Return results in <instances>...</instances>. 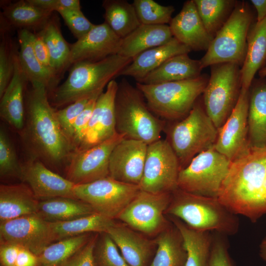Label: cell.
I'll return each instance as SVG.
<instances>
[{"instance_id": "6da1fadb", "label": "cell", "mask_w": 266, "mask_h": 266, "mask_svg": "<svg viewBox=\"0 0 266 266\" xmlns=\"http://www.w3.org/2000/svg\"><path fill=\"white\" fill-rule=\"evenodd\" d=\"M31 84L26 100V121L21 131L25 145L31 157L45 165L66 168L75 149L59 124L46 87L37 82Z\"/></svg>"}, {"instance_id": "7a4b0ae2", "label": "cell", "mask_w": 266, "mask_h": 266, "mask_svg": "<svg viewBox=\"0 0 266 266\" xmlns=\"http://www.w3.org/2000/svg\"><path fill=\"white\" fill-rule=\"evenodd\" d=\"M218 199L252 222L266 214V146H248L231 162Z\"/></svg>"}, {"instance_id": "3957f363", "label": "cell", "mask_w": 266, "mask_h": 266, "mask_svg": "<svg viewBox=\"0 0 266 266\" xmlns=\"http://www.w3.org/2000/svg\"><path fill=\"white\" fill-rule=\"evenodd\" d=\"M132 60L115 54L98 61L73 64L65 81L52 91V105L66 106L83 98L99 96Z\"/></svg>"}, {"instance_id": "277c9868", "label": "cell", "mask_w": 266, "mask_h": 266, "mask_svg": "<svg viewBox=\"0 0 266 266\" xmlns=\"http://www.w3.org/2000/svg\"><path fill=\"white\" fill-rule=\"evenodd\" d=\"M166 212L199 231L229 235L236 233L239 228L237 215L218 198L191 194L179 188L171 193Z\"/></svg>"}, {"instance_id": "5b68a950", "label": "cell", "mask_w": 266, "mask_h": 266, "mask_svg": "<svg viewBox=\"0 0 266 266\" xmlns=\"http://www.w3.org/2000/svg\"><path fill=\"white\" fill-rule=\"evenodd\" d=\"M115 114L116 132L124 138L148 145L161 139L165 121L149 109L142 93L126 78L118 83Z\"/></svg>"}, {"instance_id": "8992f818", "label": "cell", "mask_w": 266, "mask_h": 266, "mask_svg": "<svg viewBox=\"0 0 266 266\" xmlns=\"http://www.w3.org/2000/svg\"><path fill=\"white\" fill-rule=\"evenodd\" d=\"M209 76L157 84L136 82L149 109L157 117L170 121L181 120L187 116L202 95Z\"/></svg>"}, {"instance_id": "52a82bcc", "label": "cell", "mask_w": 266, "mask_h": 266, "mask_svg": "<svg viewBox=\"0 0 266 266\" xmlns=\"http://www.w3.org/2000/svg\"><path fill=\"white\" fill-rule=\"evenodd\" d=\"M253 21L254 13L248 3L237 0L229 18L200 60L202 68L224 63H236L241 67L247 52L248 33Z\"/></svg>"}, {"instance_id": "ba28073f", "label": "cell", "mask_w": 266, "mask_h": 266, "mask_svg": "<svg viewBox=\"0 0 266 266\" xmlns=\"http://www.w3.org/2000/svg\"><path fill=\"white\" fill-rule=\"evenodd\" d=\"M167 134L182 169L196 156L214 146L218 129L198 100L188 115L171 125Z\"/></svg>"}, {"instance_id": "9c48e42d", "label": "cell", "mask_w": 266, "mask_h": 266, "mask_svg": "<svg viewBox=\"0 0 266 266\" xmlns=\"http://www.w3.org/2000/svg\"><path fill=\"white\" fill-rule=\"evenodd\" d=\"M210 66V75L202 94L205 110L219 130L235 106L241 90V67L234 63Z\"/></svg>"}, {"instance_id": "30bf717a", "label": "cell", "mask_w": 266, "mask_h": 266, "mask_svg": "<svg viewBox=\"0 0 266 266\" xmlns=\"http://www.w3.org/2000/svg\"><path fill=\"white\" fill-rule=\"evenodd\" d=\"M231 163L214 146L203 151L180 170L178 188L191 194L218 198Z\"/></svg>"}, {"instance_id": "8fae6325", "label": "cell", "mask_w": 266, "mask_h": 266, "mask_svg": "<svg viewBox=\"0 0 266 266\" xmlns=\"http://www.w3.org/2000/svg\"><path fill=\"white\" fill-rule=\"evenodd\" d=\"M140 190L137 185L123 183L108 176L74 185L73 194L76 199L89 204L96 213L114 220Z\"/></svg>"}, {"instance_id": "7c38bea8", "label": "cell", "mask_w": 266, "mask_h": 266, "mask_svg": "<svg viewBox=\"0 0 266 266\" xmlns=\"http://www.w3.org/2000/svg\"><path fill=\"white\" fill-rule=\"evenodd\" d=\"M181 166L168 140L160 139L147 146L143 175L139 187L148 192L172 193L178 188Z\"/></svg>"}, {"instance_id": "4fadbf2b", "label": "cell", "mask_w": 266, "mask_h": 266, "mask_svg": "<svg viewBox=\"0 0 266 266\" xmlns=\"http://www.w3.org/2000/svg\"><path fill=\"white\" fill-rule=\"evenodd\" d=\"M123 138L122 135L117 133L99 144L75 153L66 167V178L77 185L109 176L111 153Z\"/></svg>"}, {"instance_id": "5bb4252c", "label": "cell", "mask_w": 266, "mask_h": 266, "mask_svg": "<svg viewBox=\"0 0 266 266\" xmlns=\"http://www.w3.org/2000/svg\"><path fill=\"white\" fill-rule=\"evenodd\" d=\"M0 242L15 244L39 256L55 242L50 222L37 214L0 223Z\"/></svg>"}, {"instance_id": "9a60e30c", "label": "cell", "mask_w": 266, "mask_h": 266, "mask_svg": "<svg viewBox=\"0 0 266 266\" xmlns=\"http://www.w3.org/2000/svg\"><path fill=\"white\" fill-rule=\"evenodd\" d=\"M171 199V193L154 194L140 190L117 218L136 230L152 233L164 225L163 214Z\"/></svg>"}, {"instance_id": "2e32d148", "label": "cell", "mask_w": 266, "mask_h": 266, "mask_svg": "<svg viewBox=\"0 0 266 266\" xmlns=\"http://www.w3.org/2000/svg\"><path fill=\"white\" fill-rule=\"evenodd\" d=\"M248 106L249 90L241 88L235 106L218 130L214 147L231 162L248 147Z\"/></svg>"}, {"instance_id": "e0dca14e", "label": "cell", "mask_w": 266, "mask_h": 266, "mask_svg": "<svg viewBox=\"0 0 266 266\" xmlns=\"http://www.w3.org/2000/svg\"><path fill=\"white\" fill-rule=\"evenodd\" d=\"M122 39L105 22L95 25L83 37L70 45L67 69L80 62H96L118 54Z\"/></svg>"}, {"instance_id": "ac0fdd59", "label": "cell", "mask_w": 266, "mask_h": 266, "mask_svg": "<svg viewBox=\"0 0 266 266\" xmlns=\"http://www.w3.org/2000/svg\"><path fill=\"white\" fill-rule=\"evenodd\" d=\"M118 86L114 79L111 80L98 98L86 133L76 152L99 144L117 133L115 100Z\"/></svg>"}, {"instance_id": "d6986e66", "label": "cell", "mask_w": 266, "mask_h": 266, "mask_svg": "<svg viewBox=\"0 0 266 266\" xmlns=\"http://www.w3.org/2000/svg\"><path fill=\"white\" fill-rule=\"evenodd\" d=\"M147 146L139 140L123 138L111 153L109 176L120 182L139 185L143 175Z\"/></svg>"}, {"instance_id": "ffe728a7", "label": "cell", "mask_w": 266, "mask_h": 266, "mask_svg": "<svg viewBox=\"0 0 266 266\" xmlns=\"http://www.w3.org/2000/svg\"><path fill=\"white\" fill-rule=\"evenodd\" d=\"M39 200L56 197L75 198V184L48 168L38 159L31 157L22 164L21 179Z\"/></svg>"}, {"instance_id": "44dd1931", "label": "cell", "mask_w": 266, "mask_h": 266, "mask_svg": "<svg viewBox=\"0 0 266 266\" xmlns=\"http://www.w3.org/2000/svg\"><path fill=\"white\" fill-rule=\"evenodd\" d=\"M173 37L192 51H207L212 38L198 14L194 0L185 1L169 24Z\"/></svg>"}, {"instance_id": "7402d4cb", "label": "cell", "mask_w": 266, "mask_h": 266, "mask_svg": "<svg viewBox=\"0 0 266 266\" xmlns=\"http://www.w3.org/2000/svg\"><path fill=\"white\" fill-rule=\"evenodd\" d=\"M18 52L12 78L0 97V115L12 127L22 131L25 124L24 91L29 82L20 65Z\"/></svg>"}, {"instance_id": "603a6c76", "label": "cell", "mask_w": 266, "mask_h": 266, "mask_svg": "<svg viewBox=\"0 0 266 266\" xmlns=\"http://www.w3.org/2000/svg\"><path fill=\"white\" fill-rule=\"evenodd\" d=\"M191 51L189 47L173 37L167 43L146 50L135 56L120 72L119 76H131L138 82L170 58L188 54Z\"/></svg>"}, {"instance_id": "cb8c5ba5", "label": "cell", "mask_w": 266, "mask_h": 266, "mask_svg": "<svg viewBox=\"0 0 266 266\" xmlns=\"http://www.w3.org/2000/svg\"><path fill=\"white\" fill-rule=\"evenodd\" d=\"M248 146H266V77L254 78L249 88Z\"/></svg>"}, {"instance_id": "d4e9b609", "label": "cell", "mask_w": 266, "mask_h": 266, "mask_svg": "<svg viewBox=\"0 0 266 266\" xmlns=\"http://www.w3.org/2000/svg\"><path fill=\"white\" fill-rule=\"evenodd\" d=\"M39 200L24 183L0 186V223L36 214Z\"/></svg>"}, {"instance_id": "484cf974", "label": "cell", "mask_w": 266, "mask_h": 266, "mask_svg": "<svg viewBox=\"0 0 266 266\" xmlns=\"http://www.w3.org/2000/svg\"><path fill=\"white\" fill-rule=\"evenodd\" d=\"M130 266H149L152 242L123 225L115 224L107 233Z\"/></svg>"}, {"instance_id": "4316f807", "label": "cell", "mask_w": 266, "mask_h": 266, "mask_svg": "<svg viewBox=\"0 0 266 266\" xmlns=\"http://www.w3.org/2000/svg\"><path fill=\"white\" fill-rule=\"evenodd\" d=\"M266 65V17L254 22L247 37V52L241 67V88H249L257 72Z\"/></svg>"}, {"instance_id": "83f0119b", "label": "cell", "mask_w": 266, "mask_h": 266, "mask_svg": "<svg viewBox=\"0 0 266 266\" xmlns=\"http://www.w3.org/2000/svg\"><path fill=\"white\" fill-rule=\"evenodd\" d=\"M173 37L167 25L141 24L122 39L118 54L133 59L146 50L167 43Z\"/></svg>"}, {"instance_id": "f1b7e54d", "label": "cell", "mask_w": 266, "mask_h": 266, "mask_svg": "<svg viewBox=\"0 0 266 266\" xmlns=\"http://www.w3.org/2000/svg\"><path fill=\"white\" fill-rule=\"evenodd\" d=\"M34 35V33L27 30L18 31L19 63L29 82L42 84L48 91H52L56 87L59 78L45 68L37 58L33 47Z\"/></svg>"}, {"instance_id": "f546056e", "label": "cell", "mask_w": 266, "mask_h": 266, "mask_svg": "<svg viewBox=\"0 0 266 266\" xmlns=\"http://www.w3.org/2000/svg\"><path fill=\"white\" fill-rule=\"evenodd\" d=\"M202 68L200 60L191 59L188 54L174 56L137 83L157 84L198 77Z\"/></svg>"}, {"instance_id": "4dcf8cb0", "label": "cell", "mask_w": 266, "mask_h": 266, "mask_svg": "<svg viewBox=\"0 0 266 266\" xmlns=\"http://www.w3.org/2000/svg\"><path fill=\"white\" fill-rule=\"evenodd\" d=\"M2 18L10 27L32 30H41L52 16L53 12L40 8L29 0H19L5 4Z\"/></svg>"}, {"instance_id": "1f68e13d", "label": "cell", "mask_w": 266, "mask_h": 266, "mask_svg": "<svg viewBox=\"0 0 266 266\" xmlns=\"http://www.w3.org/2000/svg\"><path fill=\"white\" fill-rule=\"evenodd\" d=\"M96 213L87 203L77 199L56 197L39 201L36 214L49 222L70 221Z\"/></svg>"}, {"instance_id": "d6a6232c", "label": "cell", "mask_w": 266, "mask_h": 266, "mask_svg": "<svg viewBox=\"0 0 266 266\" xmlns=\"http://www.w3.org/2000/svg\"><path fill=\"white\" fill-rule=\"evenodd\" d=\"M180 232L187 253L185 266H208L213 234L193 229L178 219L173 221Z\"/></svg>"}, {"instance_id": "836d02e7", "label": "cell", "mask_w": 266, "mask_h": 266, "mask_svg": "<svg viewBox=\"0 0 266 266\" xmlns=\"http://www.w3.org/2000/svg\"><path fill=\"white\" fill-rule=\"evenodd\" d=\"M102 6L104 22L122 39L141 25L133 3L126 0H104Z\"/></svg>"}, {"instance_id": "e575fe53", "label": "cell", "mask_w": 266, "mask_h": 266, "mask_svg": "<svg viewBox=\"0 0 266 266\" xmlns=\"http://www.w3.org/2000/svg\"><path fill=\"white\" fill-rule=\"evenodd\" d=\"M156 243L157 251L149 266H185L187 253L181 233L175 226L161 233Z\"/></svg>"}, {"instance_id": "d590c367", "label": "cell", "mask_w": 266, "mask_h": 266, "mask_svg": "<svg viewBox=\"0 0 266 266\" xmlns=\"http://www.w3.org/2000/svg\"><path fill=\"white\" fill-rule=\"evenodd\" d=\"M50 224L56 242L86 233H107L115 223L113 219L95 213L70 221L50 222Z\"/></svg>"}, {"instance_id": "8d00e7d4", "label": "cell", "mask_w": 266, "mask_h": 266, "mask_svg": "<svg viewBox=\"0 0 266 266\" xmlns=\"http://www.w3.org/2000/svg\"><path fill=\"white\" fill-rule=\"evenodd\" d=\"M58 22L52 16L36 33L41 37L48 48L52 70L59 78L67 69L70 47L64 38Z\"/></svg>"}, {"instance_id": "74e56055", "label": "cell", "mask_w": 266, "mask_h": 266, "mask_svg": "<svg viewBox=\"0 0 266 266\" xmlns=\"http://www.w3.org/2000/svg\"><path fill=\"white\" fill-rule=\"evenodd\" d=\"M234 0H194L207 33L213 39L231 16Z\"/></svg>"}, {"instance_id": "f35d334b", "label": "cell", "mask_w": 266, "mask_h": 266, "mask_svg": "<svg viewBox=\"0 0 266 266\" xmlns=\"http://www.w3.org/2000/svg\"><path fill=\"white\" fill-rule=\"evenodd\" d=\"M90 233L66 238L48 246L38 256V266H60L89 241Z\"/></svg>"}, {"instance_id": "ab89813d", "label": "cell", "mask_w": 266, "mask_h": 266, "mask_svg": "<svg viewBox=\"0 0 266 266\" xmlns=\"http://www.w3.org/2000/svg\"><path fill=\"white\" fill-rule=\"evenodd\" d=\"M0 26L1 41L0 43V97L2 96L14 73L15 58L17 50L7 34L9 27L2 21Z\"/></svg>"}, {"instance_id": "60d3db41", "label": "cell", "mask_w": 266, "mask_h": 266, "mask_svg": "<svg viewBox=\"0 0 266 266\" xmlns=\"http://www.w3.org/2000/svg\"><path fill=\"white\" fill-rule=\"evenodd\" d=\"M133 4L141 24L143 25L169 24L175 11L172 5H162L153 0H134Z\"/></svg>"}, {"instance_id": "b9f144b4", "label": "cell", "mask_w": 266, "mask_h": 266, "mask_svg": "<svg viewBox=\"0 0 266 266\" xmlns=\"http://www.w3.org/2000/svg\"><path fill=\"white\" fill-rule=\"evenodd\" d=\"M22 164L14 146L5 130H0V175L2 178L21 179Z\"/></svg>"}, {"instance_id": "7bdbcfd3", "label": "cell", "mask_w": 266, "mask_h": 266, "mask_svg": "<svg viewBox=\"0 0 266 266\" xmlns=\"http://www.w3.org/2000/svg\"><path fill=\"white\" fill-rule=\"evenodd\" d=\"M106 233L97 239L94 250V266H130Z\"/></svg>"}, {"instance_id": "ee69618b", "label": "cell", "mask_w": 266, "mask_h": 266, "mask_svg": "<svg viewBox=\"0 0 266 266\" xmlns=\"http://www.w3.org/2000/svg\"><path fill=\"white\" fill-rule=\"evenodd\" d=\"M96 97L97 96L80 99L66 105L64 108L56 111L59 124L71 142L72 127L75 121L87 106L91 100Z\"/></svg>"}, {"instance_id": "f6af8a7d", "label": "cell", "mask_w": 266, "mask_h": 266, "mask_svg": "<svg viewBox=\"0 0 266 266\" xmlns=\"http://www.w3.org/2000/svg\"><path fill=\"white\" fill-rule=\"evenodd\" d=\"M77 40L85 36L95 26L81 10H62L58 12Z\"/></svg>"}, {"instance_id": "bcb514c9", "label": "cell", "mask_w": 266, "mask_h": 266, "mask_svg": "<svg viewBox=\"0 0 266 266\" xmlns=\"http://www.w3.org/2000/svg\"><path fill=\"white\" fill-rule=\"evenodd\" d=\"M99 96L91 100L84 110L77 117L73 125L71 140L76 152L84 138L96 100Z\"/></svg>"}, {"instance_id": "7dc6e473", "label": "cell", "mask_w": 266, "mask_h": 266, "mask_svg": "<svg viewBox=\"0 0 266 266\" xmlns=\"http://www.w3.org/2000/svg\"><path fill=\"white\" fill-rule=\"evenodd\" d=\"M224 236L215 232L213 234L208 266H233Z\"/></svg>"}, {"instance_id": "c3c4849f", "label": "cell", "mask_w": 266, "mask_h": 266, "mask_svg": "<svg viewBox=\"0 0 266 266\" xmlns=\"http://www.w3.org/2000/svg\"><path fill=\"white\" fill-rule=\"evenodd\" d=\"M97 239V234L92 236L83 247L60 266H94V250Z\"/></svg>"}, {"instance_id": "681fc988", "label": "cell", "mask_w": 266, "mask_h": 266, "mask_svg": "<svg viewBox=\"0 0 266 266\" xmlns=\"http://www.w3.org/2000/svg\"><path fill=\"white\" fill-rule=\"evenodd\" d=\"M29 1L40 8L52 12L62 10H76L80 7L78 0H29Z\"/></svg>"}, {"instance_id": "f907efd6", "label": "cell", "mask_w": 266, "mask_h": 266, "mask_svg": "<svg viewBox=\"0 0 266 266\" xmlns=\"http://www.w3.org/2000/svg\"><path fill=\"white\" fill-rule=\"evenodd\" d=\"M21 246L7 242H0V259L2 266H15Z\"/></svg>"}, {"instance_id": "816d5d0a", "label": "cell", "mask_w": 266, "mask_h": 266, "mask_svg": "<svg viewBox=\"0 0 266 266\" xmlns=\"http://www.w3.org/2000/svg\"><path fill=\"white\" fill-rule=\"evenodd\" d=\"M33 47L35 54L41 65L54 73L51 66L50 58L48 48L43 39L36 33H35L33 39Z\"/></svg>"}, {"instance_id": "f5cc1de1", "label": "cell", "mask_w": 266, "mask_h": 266, "mask_svg": "<svg viewBox=\"0 0 266 266\" xmlns=\"http://www.w3.org/2000/svg\"><path fill=\"white\" fill-rule=\"evenodd\" d=\"M15 266H38V256L21 246Z\"/></svg>"}, {"instance_id": "db71d44e", "label": "cell", "mask_w": 266, "mask_h": 266, "mask_svg": "<svg viewBox=\"0 0 266 266\" xmlns=\"http://www.w3.org/2000/svg\"><path fill=\"white\" fill-rule=\"evenodd\" d=\"M251 2L257 11V22H260L266 17V0H251Z\"/></svg>"}, {"instance_id": "11a10c76", "label": "cell", "mask_w": 266, "mask_h": 266, "mask_svg": "<svg viewBox=\"0 0 266 266\" xmlns=\"http://www.w3.org/2000/svg\"><path fill=\"white\" fill-rule=\"evenodd\" d=\"M260 257L266 262V236L261 241L259 247Z\"/></svg>"}, {"instance_id": "9f6ffc18", "label": "cell", "mask_w": 266, "mask_h": 266, "mask_svg": "<svg viewBox=\"0 0 266 266\" xmlns=\"http://www.w3.org/2000/svg\"><path fill=\"white\" fill-rule=\"evenodd\" d=\"M258 75L261 78L266 77V65L258 71Z\"/></svg>"}]
</instances>
